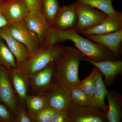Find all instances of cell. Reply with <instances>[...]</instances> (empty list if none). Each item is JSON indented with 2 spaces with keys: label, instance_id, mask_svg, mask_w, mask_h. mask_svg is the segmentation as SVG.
Wrapping results in <instances>:
<instances>
[{
  "label": "cell",
  "instance_id": "20",
  "mask_svg": "<svg viewBox=\"0 0 122 122\" xmlns=\"http://www.w3.org/2000/svg\"><path fill=\"white\" fill-rule=\"evenodd\" d=\"M26 111L34 120L35 116L42 110L49 107L45 95H28L25 101ZM35 122V121H34Z\"/></svg>",
  "mask_w": 122,
  "mask_h": 122
},
{
  "label": "cell",
  "instance_id": "7",
  "mask_svg": "<svg viewBox=\"0 0 122 122\" xmlns=\"http://www.w3.org/2000/svg\"><path fill=\"white\" fill-rule=\"evenodd\" d=\"M0 102L5 105L15 117L17 111L18 100L12 84L9 70L0 65Z\"/></svg>",
  "mask_w": 122,
  "mask_h": 122
},
{
  "label": "cell",
  "instance_id": "27",
  "mask_svg": "<svg viewBox=\"0 0 122 122\" xmlns=\"http://www.w3.org/2000/svg\"><path fill=\"white\" fill-rule=\"evenodd\" d=\"M15 122H34V120L29 115L21 103L18 102Z\"/></svg>",
  "mask_w": 122,
  "mask_h": 122
},
{
  "label": "cell",
  "instance_id": "12",
  "mask_svg": "<svg viewBox=\"0 0 122 122\" xmlns=\"http://www.w3.org/2000/svg\"><path fill=\"white\" fill-rule=\"evenodd\" d=\"M122 29V12H118L116 15L109 16L100 24L81 31L86 36L103 35L117 31Z\"/></svg>",
  "mask_w": 122,
  "mask_h": 122
},
{
  "label": "cell",
  "instance_id": "8",
  "mask_svg": "<svg viewBox=\"0 0 122 122\" xmlns=\"http://www.w3.org/2000/svg\"><path fill=\"white\" fill-rule=\"evenodd\" d=\"M8 28L11 35L26 46L30 55L41 47L36 34L27 28L24 21L9 25Z\"/></svg>",
  "mask_w": 122,
  "mask_h": 122
},
{
  "label": "cell",
  "instance_id": "11",
  "mask_svg": "<svg viewBox=\"0 0 122 122\" xmlns=\"http://www.w3.org/2000/svg\"><path fill=\"white\" fill-rule=\"evenodd\" d=\"M24 22L27 28L36 34L41 47L42 46L51 27L42 13L38 11H29Z\"/></svg>",
  "mask_w": 122,
  "mask_h": 122
},
{
  "label": "cell",
  "instance_id": "25",
  "mask_svg": "<svg viewBox=\"0 0 122 122\" xmlns=\"http://www.w3.org/2000/svg\"><path fill=\"white\" fill-rule=\"evenodd\" d=\"M97 68L94 66L89 76L81 81L79 86L92 100L96 87Z\"/></svg>",
  "mask_w": 122,
  "mask_h": 122
},
{
  "label": "cell",
  "instance_id": "6",
  "mask_svg": "<svg viewBox=\"0 0 122 122\" xmlns=\"http://www.w3.org/2000/svg\"><path fill=\"white\" fill-rule=\"evenodd\" d=\"M67 111L72 122H108L107 114L91 105L81 106L72 103Z\"/></svg>",
  "mask_w": 122,
  "mask_h": 122
},
{
  "label": "cell",
  "instance_id": "5",
  "mask_svg": "<svg viewBox=\"0 0 122 122\" xmlns=\"http://www.w3.org/2000/svg\"><path fill=\"white\" fill-rule=\"evenodd\" d=\"M74 4L77 19L75 28L78 33L100 24L108 15L78 1H76Z\"/></svg>",
  "mask_w": 122,
  "mask_h": 122
},
{
  "label": "cell",
  "instance_id": "24",
  "mask_svg": "<svg viewBox=\"0 0 122 122\" xmlns=\"http://www.w3.org/2000/svg\"><path fill=\"white\" fill-rule=\"evenodd\" d=\"M71 99L73 104L81 106H87L92 104V100L79 86L71 89Z\"/></svg>",
  "mask_w": 122,
  "mask_h": 122
},
{
  "label": "cell",
  "instance_id": "3",
  "mask_svg": "<svg viewBox=\"0 0 122 122\" xmlns=\"http://www.w3.org/2000/svg\"><path fill=\"white\" fill-rule=\"evenodd\" d=\"M65 46L57 44L50 46H42L30 55L28 58L17 66L31 75L43 69L54 61L63 52Z\"/></svg>",
  "mask_w": 122,
  "mask_h": 122
},
{
  "label": "cell",
  "instance_id": "31",
  "mask_svg": "<svg viewBox=\"0 0 122 122\" xmlns=\"http://www.w3.org/2000/svg\"><path fill=\"white\" fill-rule=\"evenodd\" d=\"M5 0H0V28L9 25L8 23L2 14V5Z\"/></svg>",
  "mask_w": 122,
  "mask_h": 122
},
{
  "label": "cell",
  "instance_id": "17",
  "mask_svg": "<svg viewBox=\"0 0 122 122\" xmlns=\"http://www.w3.org/2000/svg\"><path fill=\"white\" fill-rule=\"evenodd\" d=\"M77 21L74 3L61 7L53 28L59 30L75 28Z\"/></svg>",
  "mask_w": 122,
  "mask_h": 122
},
{
  "label": "cell",
  "instance_id": "28",
  "mask_svg": "<svg viewBox=\"0 0 122 122\" xmlns=\"http://www.w3.org/2000/svg\"><path fill=\"white\" fill-rule=\"evenodd\" d=\"M0 122H15L14 116L5 105L0 103Z\"/></svg>",
  "mask_w": 122,
  "mask_h": 122
},
{
  "label": "cell",
  "instance_id": "1",
  "mask_svg": "<svg viewBox=\"0 0 122 122\" xmlns=\"http://www.w3.org/2000/svg\"><path fill=\"white\" fill-rule=\"evenodd\" d=\"M71 41L85 56V59L93 62L117 60L109 49L98 43L82 37L73 28L62 30L51 27L42 46L54 45L66 41Z\"/></svg>",
  "mask_w": 122,
  "mask_h": 122
},
{
  "label": "cell",
  "instance_id": "16",
  "mask_svg": "<svg viewBox=\"0 0 122 122\" xmlns=\"http://www.w3.org/2000/svg\"><path fill=\"white\" fill-rule=\"evenodd\" d=\"M86 36L91 41L101 44L109 49L117 59L120 58V46L122 41V29L107 34Z\"/></svg>",
  "mask_w": 122,
  "mask_h": 122
},
{
  "label": "cell",
  "instance_id": "19",
  "mask_svg": "<svg viewBox=\"0 0 122 122\" xmlns=\"http://www.w3.org/2000/svg\"><path fill=\"white\" fill-rule=\"evenodd\" d=\"M107 93L106 86L103 80L102 75L100 71L97 68L96 87L93 97L92 99L91 105L98 107L106 114L108 110V106L105 103V99Z\"/></svg>",
  "mask_w": 122,
  "mask_h": 122
},
{
  "label": "cell",
  "instance_id": "13",
  "mask_svg": "<svg viewBox=\"0 0 122 122\" xmlns=\"http://www.w3.org/2000/svg\"><path fill=\"white\" fill-rule=\"evenodd\" d=\"M8 25L0 28V38L5 41L9 49L15 57L17 66H19L28 58L29 53L26 46L11 35Z\"/></svg>",
  "mask_w": 122,
  "mask_h": 122
},
{
  "label": "cell",
  "instance_id": "2",
  "mask_svg": "<svg viewBox=\"0 0 122 122\" xmlns=\"http://www.w3.org/2000/svg\"><path fill=\"white\" fill-rule=\"evenodd\" d=\"M85 56L78 49L65 46L54 61L55 80L57 86L71 89L81 83L78 70Z\"/></svg>",
  "mask_w": 122,
  "mask_h": 122
},
{
  "label": "cell",
  "instance_id": "14",
  "mask_svg": "<svg viewBox=\"0 0 122 122\" xmlns=\"http://www.w3.org/2000/svg\"><path fill=\"white\" fill-rule=\"evenodd\" d=\"M91 63L102 73L105 77L103 81L106 86H110L113 83L116 77L122 73V61L120 60H106L93 62L85 59Z\"/></svg>",
  "mask_w": 122,
  "mask_h": 122
},
{
  "label": "cell",
  "instance_id": "29",
  "mask_svg": "<svg viewBox=\"0 0 122 122\" xmlns=\"http://www.w3.org/2000/svg\"><path fill=\"white\" fill-rule=\"evenodd\" d=\"M50 122H72L67 111H58L55 112Z\"/></svg>",
  "mask_w": 122,
  "mask_h": 122
},
{
  "label": "cell",
  "instance_id": "26",
  "mask_svg": "<svg viewBox=\"0 0 122 122\" xmlns=\"http://www.w3.org/2000/svg\"><path fill=\"white\" fill-rule=\"evenodd\" d=\"M57 111L49 107H46L35 116L34 121L36 122H50L53 116Z\"/></svg>",
  "mask_w": 122,
  "mask_h": 122
},
{
  "label": "cell",
  "instance_id": "30",
  "mask_svg": "<svg viewBox=\"0 0 122 122\" xmlns=\"http://www.w3.org/2000/svg\"><path fill=\"white\" fill-rule=\"evenodd\" d=\"M29 11H38L42 13L41 0H25Z\"/></svg>",
  "mask_w": 122,
  "mask_h": 122
},
{
  "label": "cell",
  "instance_id": "23",
  "mask_svg": "<svg viewBox=\"0 0 122 122\" xmlns=\"http://www.w3.org/2000/svg\"><path fill=\"white\" fill-rule=\"evenodd\" d=\"M113 0H76L85 3L94 8L100 10L109 16L116 15L119 11L116 10L113 7Z\"/></svg>",
  "mask_w": 122,
  "mask_h": 122
},
{
  "label": "cell",
  "instance_id": "22",
  "mask_svg": "<svg viewBox=\"0 0 122 122\" xmlns=\"http://www.w3.org/2000/svg\"><path fill=\"white\" fill-rule=\"evenodd\" d=\"M0 65L9 70L17 66L15 57L9 49L5 41L0 38Z\"/></svg>",
  "mask_w": 122,
  "mask_h": 122
},
{
  "label": "cell",
  "instance_id": "18",
  "mask_svg": "<svg viewBox=\"0 0 122 122\" xmlns=\"http://www.w3.org/2000/svg\"><path fill=\"white\" fill-rule=\"evenodd\" d=\"M106 96L109 103L107 113L108 122H121L122 117V94L116 90L107 89Z\"/></svg>",
  "mask_w": 122,
  "mask_h": 122
},
{
  "label": "cell",
  "instance_id": "15",
  "mask_svg": "<svg viewBox=\"0 0 122 122\" xmlns=\"http://www.w3.org/2000/svg\"><path fill=\"white\" fill-rule=\"evenodd\" d=\"M47 98L49 106L58 111H67L72 103L71 89L57 86L54 89L45 94Z\"/></svg>",
  "mask_w": 122,
  "mask_h": 122
},
{
  "label": "cell",
  "instance_id": "21",
  "mask_svg": "<svg viewBox=\"0 0 122 122\" xmlns=\"http://www.w3.org/2000/svg\"><path fill=\"white\" fill-rule=\"evenodd\" d=\"M59 0H41L42 12L48 24L53 27L60 7Z\"/></svg>",
  "mask_w": 122,
  "mask_h": 122
},
{
  "label": "cell",
  "instance_id": "9",
  "mask_svg": "<svg viewBox=\"0 0 122 122\" xmlns=\"http://www.w3.org/2000/svg\"><path fill=\"white\" fill-rule=\"evenodd\" d=\"M11 82L18 102L26 109L25 101L30 90V75L17 66L9 70Z\"/></svg>",
  "mask_w": 122,
  "mask_h": 122
},
{
  "label": "cell",
  "instance_id": "4",
  "mask_svg": "<svg viewBox=\"0 0 122 122\" xmlns=\"http://www.w3.org/2000/svg\"><path fill=\"white\" fill-rule=\"evenodd\" d=\"M57 86L54 61L43 69L30 75V89L32 95L46 93Z\"/></svg>",
  "mask_w": 122,
  "mask_h": 122
},
{
  "label": "cell",
  "instance_id": "10",
  "mask_svg": "<svg viewBox=\"0 0 122 122\" xmlns=\"http://www.w3.org/2000/svg\"><path fill=\"white\" fill-rule=\"evenodd\" d=\"M29 11L25 0H5L2 6V14L9 25L24 21Z\"/></svg>",
  "mask_w": 122,
  "mask_h": 122
}]
</instances>
